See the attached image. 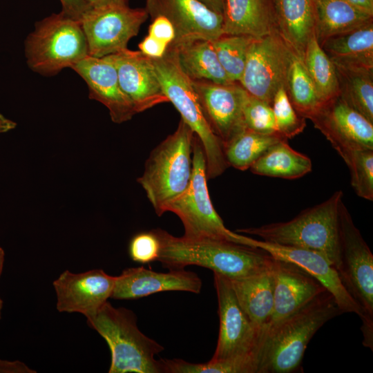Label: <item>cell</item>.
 <instances>
[{"instance_id": "obj_1", "label": "cell", "mask_w": 373, "mask_h": 373, "mask_svg": "<svg viewBox=\"0 0 373 373\" xmlns=\"http://www.w3.org/2000/svg\"><path fill=\"white\" fill-rule=\"evenodd\" d=\"M153 231L160 242L157 261L169 269L197 265L229 279L241 278L269 269L274 260L262 249L232 241L176 237L161 229Z\"/></svg>"}, {"instance_id": "obj_2", "label": "cell", "mask_w": 373, "mask_h": 373, "mask_svg": "<svg viewBox=\"0 0 373 373\" xmlns=\"http://www.w3.org/2000/svg\"><path fill=\"white\" fill-rule=\"evenodd\" d=\"M341 314L334 298L325 290L294 314L265 328L258 373L298 371L313 336Z\"/></svg>"}, {"instance_id": "obj_3", "label": "cell", "mask_w": 373, "mask_h": 373, "mask_svg": "<svg viewBox=\"0 0 373 373\" xmlns=\"http://www.w3.org/2000/svg\"><path fill=\"white\" fill-rule=\"evenodd\" d=\"M342 191L302 211L287 222L237 229L269 242L311 250L323 255L338 271L341 265L340 206Z\"/></svg>"}, {"instance_id": "obj_4", "label": "cell", "mask_w": 373, "mask_h": 373, "mask_svg": "<svg viewBox=\"0 0 373 373\" xmlns=\"http://www.w3.org/2000/svg\"><path fill=\"white\" fill-rule=\"evenodd\" d=\"M86 322L110 348L109 373H164L162 359L155 358L164 347L140 330L133 311L107 301Z\"/></svg>"}, {"instance_id": "obj_5", "label": "cell", "mask_w": 373, "mask_h": 373, "mask_svg": "<svg viewBox=\"0 0 373 373\" xmlns=\"http://www.w3.org/2000/svg\"><path fill=\"white\" fill-rule=\"evenodd\" d=\"M194 136L181 119L177 129L151 152L143 174L137 179L158 216L189 184Z\"/></svg>"}, {"instance_id": "obj_6", "label": "cell", "mask_w": 373, "mask_h": 373, "mask_svg": "<svg viewBox=\"0 0 373 373\" xmlns=\"http://www.w3.org/2000/svg\"><path fill=\"white\" fill-rule=\"evenodd\" d=\"M151 59L163 93L202 145L207 178L222 175L229 166L223 144L204 115L191 79L180 66L177 48L169 46L163 57Z\"/></svg>"}, {"instance_id": "obj_7", "label": "cell", "mask_w": 373, "mask_h": 373, "mask_svg": "<svg viewBox=\"0 0 373 373\" xmlns=\"http://www.w3.org/2000/svg\"><path fill=\"white\" fill-rule=\"evenodd\" d=\"M24 52L30 69L47 77L71 68L89 55L80 21L62 12L35 23L25 40Z\"/></svg>"}, {"instance_id": "obj_8", "label": "cell", "mask_w": 373, "mask_h": 373, "mask_svg": "<svg viewBox=\"0 0 373 373\" xmlns=\"http://www.w3.org/2000/svg\"><path fill=\"white\" fill-rule=\"evenodd\" d=\"M192 173L186 191L173 200L166 211L181 220L184 236L213 238L246 245L247 236L228 229L214 209L207 188L206 158L202 145L195 135L192 153Z\"/></svg>"}, {"instance_id": "obj_9", "label": "cell", "mask_w": 373, "mask_h": 373, "mask_svg": "<svg viewBox=\"0 0 373 373\" xmlns=\"http://www.w3.org/2000/svg\"><path fill=\"white\" fill-rule=\"evenodd\" d=\"M340 239L338 273L348 293L364 312L363 345L372 349L373 255L343 202L340 206Z\"/></svg>"}, {"instance_id": "obj_10", "label": "cell", "mask_w": 373, "mask_h": 373, "mask_svg": "<svg viewBox=\"0 0 373 373\" xmlns=\"http://www.w3.org/2000/svg\"><path fill=\"white\" fill-rule=\"evenodd\" d=\"M213 278L220 325L216 348L211 360L251 357L259 363L265 329L256 327L243 311L229 280L217 273H213Z\"/></svg>"}, {"instance_id": "obj_11", "label": "cell", "mask_w": 373, "mask_h": 373, "mask_svg": "<svg viewBox=\"0 0 373 373\" xmlns=\"http://www.w3.org/2000/svg\"><path fill=\"white\" fill-rule=\"evenodd\" d=\"M148 17L145 8H133L127 3L90 8L79 19L89 55L103 57L126 48Z\"/></svg>"}, {"instance_id": "obj_12", "label": "cell", "mask_w": 373, "mask_h": 373, "mask_svg": "<svg viewBox=\"0 0 373 373\" xmlns=\"http://www.w3.org/2000/svg\"><path fill=\"white\" fill-rule=\"evenodd\" d=\"M293 53L277 29L265 37L254 38L238 83L249 95L271 105L278 89L285 86Z\"/></svg>"}, {"instance_id": "obj_13", "label": "cell", "mask_w": 373, "mask_h": 373, "mask_svg": "<svg viewBox=\"0 0 373 373\" xmlns=\"http://www.w3.org/2000/svg\"><path fill=\"white\" fill-rule=\"evenodd\" d=\"M309 119L341 157L352 151L373 149V123L339 95L323 103Z\"/></svg>"}, {"instance_id": "obj_14", "label": "cell", "mask_w": 373, "mask_h": 373, "mask_svg": "<svg viewBox=\"0 0 373 373\" xmlns=\"http://www.w3.org/2000/svg\"><path fill=\"white\" fill-rule=\"evenodd\" d=\"M204 115L223 146L246 129L242 108L247 91L238 82L191 79Z\"/></svg>"}, {"instance_id": "obj_15", "label": "cell", "mask_w": 373, "mask_h": 373, "mask_svg": "<svg viewBox=\"0 0 373 373\" xmlns=\"http://www.w3.org/2000/svg\"><path fill=\"white\" fill-rule=\"evenodd\" d=\"M145 9L151 18L162 15L172 23L175 37L171 46L196 39L213 41L223 35L222 15L200 0H146Z\"/></svg>"}, {"instance_id": "obj_16", "label": "cell", "mask_w": 373, "mask_h": 373, "mask_svg": "<svg viewBox=\"0 0 373 373\" xmlns=\"http://www.w3.org/2000/svg\"><path fill=\"white\" fill-rule=\"evenodd\" d=\"M115 276L102 269L75 274L66 270L52 283L59 312L95 314L111 298Z\"/></svg>"}, {"instance_id": "obj_17", "label": "cell", "mask_w": 373, "mask_h": 373, "mask_svg": "<svg viewBox=\"0 0 373 373\" xmlns=\"http://www.w3.org/2000/svg\"><path fill=\"white\" fill-rule=\"evenodd\" d=\"M249 238L248 246L262 249L274 258L300 267L315 278L333 296L342 313H354L363 321V310L344 287L336 269L323 255L311 250Z\"/></svg>"}, {"instance_id": "obj_18", "label": "cell", "mask_w": 373, "mask_h": 373, "mask_svg": "<svg viewBox=\"0 0 373 373\" xmlns=\"http://www.w3.org/2000/svg\"><path fill=\"white\" fill-rule=\"evenodd\" d=\"M108 57L116 68L122 89L133 102L137 113L169 102L150 57L127 48Z\"/></svg>"}, {"instance_id": "obj_19", "label": "cell", "mask_w": 373, "mask_h": 373, "mask_svg": "<svg viewBox=\"0 0 373 373\" xmlns=\"http://www.w3.org/2000/svg\"><path fill=\"white\" fill-rule=\"evenodd\" d=\"M71 69L86 83L89 98L107 108L113 122H125L137 114L133 102L122 89L116 68L108 56L88 55Z\"/></svg>"}, {"instance_id": "obj_20", "label": "cell", "mask_w": 373, "mask_h": 373, "mask_svg": "<svg viewBox=\"0 0 373 373\" xmlns=\"http://www.w3.org/2000/svg\"><path fill=\"white\" fill-rule=\"evenodd\" d=\"M202 285V280L195 273L184 269L157 272L144 267H131L115 276L111 298L118 300L138 299L167 291L199 294Z\"/></svg>"}, {"instance_id": "obj_21", "label": "cell", "mask_w": 373, "mask_h": 373, "mask_svg": "<svg viewBox=\"0 0 373 373\" xmlns=\"http://www.w3.org/2000/svg\"><path fill=\"white\" fill-rule=\"evenodd\" d=\"M274 307L265 328L279 323L327 290L315 278L296 265L274 257Z\"/></svg>"}, {"instance_id": "obj_22", "label": "cell", "mask_w": 373, "mask_h": 373, "mask_svg": "<svg viewBox=\"0 0 373 373\" xmlns=\"http://www.w3.org/2000/svg\"><path fill=\"white\" fill-rule=\"evenodd\" d=\"M223 35L260 38L277 29L271 0H224Z\"/></svg>"}, {"instance_id": "obj_23", "label": "cell", "mask_w": 373, "mask_h": 373, "mask_svg": "<svg viewBox=\"0 0 373 373\" xmlns=\"http://www.w3.org/2000/svg\"><path fill=\"white\" fill-rule=\"evenodd\" d=\"M319 45L336 67L373 71V22L332 36Z\"/></svg>"}, {"instance_id": "obj_24", "label": "cell", "mask_w": 373, "mask_h": 373, "mask_svg": "<svg viewBox=\"0 0 373 373\" xmlns=\"http://www.w3.org/2000/svg\"><path fill=\"white\" fill-rule=\"evenodd\" d=\"M229 280L240 307L250 321L258 328L265 329L274 307L271 267L255 275Z\"/></svg>"}, {"instance_id": "obj_25", "label": "cell", "mask_w": 373, "mask_h": 373, "mask_svg": "<svg viewBox=\"0 0 373 373\" xmlns=\"http://www.w3.org/2000/svg\"><path fill=\"white\" fill-rule=\"evenodd\" d=\"M277 30L302 59L314 33V0H273Z\"/></svg>"}, {"instance_id": "obj_26", "label": "cell", "mask_w": 373, "mask_h": 373, "mask_svg": "<svg viewBox=\"0 0 373 373\" xmlns=\"http://www.w3.org/2000/svg\"><path fill=\"white\" fill-rule=\"evenodd\" d=\"M314 35L320 44L325 39L373 22V15L346 0H314Z\"/></svg>"}, {"instance_id": "obj_27", "label": "cell", "mask_w": 373, "mask_h": 373, "mask_svg": "<svg viewBox=\"0 0 373 373\" xmlns=\"http://www.w3.org/2000/svg\"><path fill=\"white\" fill-rule=\"evenodd\" d=\"M174 47L178 50L181 68L191 79L221 84L232 83L220 64L211 41L196 39Z\"/></svg>"}, {"instance_id": "obj_28", "label": "cell", "mask_w": 373, "mask_h": 373, "mask_svg": "<svg viewBox=\"0 0 373 373\" xmlns=\"http://www.w3.org/2000/svg\"><path fill=\"white\" fill-rule=\"evenodd\" d=\"M312 169L310 158L292 149L287 140L274 144L249 168L256 175L291 180L304 176Z\"/></svg>"}, {"instance_id": "obj_29", "label": "cell", "mask_w": 373, "mask_h": 373, "mask_svg": "<svg viewBox=\"0 0 373 373\" xmlns=\"http://www.w3.org/2000/svg\"><path fill=\"white\" fill-rule=\"evenodd\" d=\"M335 67L339 97L373 123V71Z\"/></svg>"}, {"instance_id": "obj_30", "label": "cell", "mask_w": 373, "mask_h": 373, "mask_svg": "<svg viewBox=\"0 0 373 373\" xmlns=\"http://www.w3.org/2000/svg\"><path fill=\"white\" fill-rule=\"evenodd\" d=\"M285 90L297 113L309 119L322 106L303 59L294 52L287 73Z\"/></svg>"}, {"instance_id": "obj_31", "label": "cell", "mask_w": 373, "mask_h": 373, "mask_svg": "<svg viewBox=\"0 0 373 373\" xmlns=\"http://www.w3.org/2000/svg\"><path fill=\"white\" fill-rule=\"evenodd\" d=\"M283 140L287 139L280 135L262 134L246 128L224 146V156L229 166L245 171L271 146Z\"/></svg>"}, {"instance_id": "obj_32", "label": "cell", "mask_w": 373, "mask_h": 373, "mask_svg": "<svg viewBox=\"0 0 373 373\" xmlns=\"http://www.w3.org/2000/svg\"><path fill=\"white\" fill-rule=\"evenodd\" d=\"M303 60L321 101L325 103L338 96L335 65L320 46L314 33L307 44Z\"/></svg>"}, {"instance_id": "obj_33", "label": "cell", "mask_w": 373, "mask_h": 373, "mask_svg": "<svg viewBox=\"0 0 373 373\" xmlns=\"http://www.w3.org/2000/svg\"><path fill=\"white\" fill-rule=\"evenodd\" d=\"M254 39L247 35H222L211 41L220 64L231 82H240Z\"/></svg>"}, {"instance_id": "obj_34", "label": "cell", "mask_w": 373, "mask_h": 373, "mask_svg": "<svg viewBox=\"0 0 373 373\" xmlns=\"http://www.w3.org/2000/svg\"><path fill=\"white\" fill-rule=\"evenodd\" d=\"M165 373H258V361L251 357L194 363L183 359L162 358Z\"/></svg>"}, {"instance_id": "obj_35", "label": "cell", "mask_w": 373, "mask_h": 373, "mask_svg": "<svg viewBox=\"0 0 373 373\" xmlns=\"http://www.w3.org/2000/svg\"><path fill=\"white\" fill-rule=\"evenodd\" d=\"M351 175V185L358 196L373 200V149L350 151L341 156Z\"/></svg>"}, {"instance_id": "obj_36", "label": "cell", "mask_w": 373, "mask_h": 373, "mask_svg": "<svg viewBox=\"0 0 373 373\" xmlns=\"http://www.w3.org/2000/svg\"><path fill=\"white\" fill-rule=\"evenodd\" d=\"M271 107L278 133L285 138H292L301 133L306 126L305 119L300 116L291 105L285 90L281 86L276 93Z\"/></svg>"}, {"instance_id": "obj_37", "label": "cell", "mask_w": 373, "mask_h": 373, "mask_svg": "<svg viewBox=\"0 0 373 373\" xmlns=\"http://www.w3.org/2000/svg\"><path fill=\"white\" fill-rule=\"evenodd\" d=\"M242 115L247 129L262 134L280 135L271 105L247 92L243 104Z\"/></svg>"}, {"instance_id": "obj_38", "label": "cell", "mask_w": 373, "mask_h": 373, "mask_svg": "<svg viewBox=\"0 0 373 373\" xmlns=\"http://www.w3.org/2000/svg\"><path fill=\"white\" fill-rule=\"evenodd\" d=\"M160 251V242L153 230L135 235L128 245L131 258L134 262L142 264L157 261Z\"/></svg>"}, {"instance_id": "obj_39", "label": "cell", "mask_w": 373, "mask_h": 373, "mask_svg": "<svg viewBox=\"0 0 373 373\" xmlns=\"http://www.w3.org/2000/svg\"><path fill=\"white\" fill-rule=\"evenodd\" d=\"M148 35L169 46L175 39V29L170 21L164 16L151 18Z\"/></svg>"}, {"instance_id": "obj_40", "label": "cell", "mask_w": 373, "mask_h": 373, "mask_svg": "<svg viewBox=\"0 0 373 373\" xmlns=\"http://www.w3.org/2000/svg\"><path fill=\"white\" fill-rule=\"evenodd\" d=\"M140 51L152 59H158L164 55L169 46L147 35L138 45Z\"/></svg>"}, {"instance_id": "obj_41", "label": "cell", "mask_w": 373, "mask_h": 373, "mask_svg": "<svg viewBox=\"0 0 373 373\" xmlns=\"http://www.w3.org/2000/svg\"><path fill=\"white\" fill-rule=\"evenodd\" d=\"M62 6L61 12L79 20L82 16L90 8L86 0H59Z\"/></svg>"}, {"instance_id": "obj_42", "label": "cell", "mask_w": 373, "mask_h": 373, "mask_svg": "<svg viewBox=\"0 0 373 373\" xmlns=\"http://www.w3.org/2000/svg\"><path fill=\"white\" fill-rule=\"evenodd\" d=\"M24 363L20 361L0 359V373H35Z\"/></svg>"}, {"instance_id": "obj_43", "label": "cell", "mask_w": 373, "mask_h": 373, "mask_svg": "<svg viewBox=\"0 0 373 373\" xmlns=\"http://www.w3.org/2000/svg\"><path fill=\"white\" fill-rule=\"evenodd\" d=\"M356 8L373 15V0H346Z\"/></svg>"}, {"instance_id": "obj_44", "label": "cell", "mask_w": 373, "mask_h": 373, "mask_svg": "<svg viewBox=\"0 0 373 373\" xmlns=\"http://www.w3.org/2000/svg\"><path fill=\"white\" fill-rule=\"evenodd\" d=\"M17 126V124L0 113V133L8 132Z\"/></svg>"}, {"instance_id": "obj_45", "label": "cell", "mask_w": 373, "mask_h": 373, "mask_svg": "<svg viewBox=\"0 0 373 373\" xmlns=\"http://www.w3.org/2000/svg\"><path fill=\"white\" fill-rule=\"evenodd\" d=\"M211 10L222 14L224 8V0H200Z\"/></svg>"}, {"instance_id": "obj_46", "label": "cell", "mask_w": 373, "mask_h": 373, "mask_svg": "<svg viewBox=\"0 0 373 373\" xmlns=\"http://www.w3.org/2000/svg\"><path fill=\"white\" fill-rule=\"evenodd\" d=\"M91 7H97L110 3H127L128 0H86Z\"/></svg>"}, {"instance_id": "obj_47", "label": "cell", "mask_w": 373, "mask_h": 373, "mask_svg": "<svg viewBox=\"0 0 373 373\" xmlns=\"http://www.w3.org/2000/svg\"><path fill=\"white\" fill-rule=\"evenodd\" d=\"M5 253L2 247H0V277L2 274L4 263Z\"/></svg>"}, {"instance_id": "obj_48", "label": "cell", "mask_w": 373, "mask_h": 373, "mask_svg": "<svg viewBox=\"0 0 373 373\" xmlns=\"http://www.w3.org/2000/svg\"><path fill=\"white\" fill-rule=\"evenodd\" d=\"M3 300L0 298V319L1 318V311H2V309H3Z\"/></svg>"}]
</instances>
